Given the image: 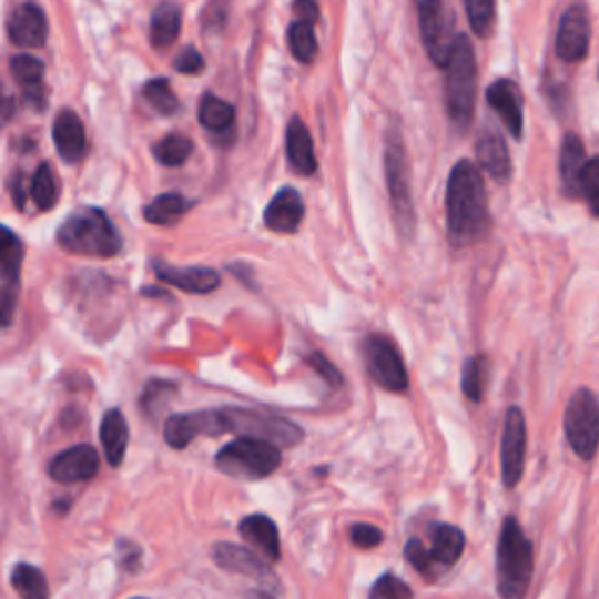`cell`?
<instances>
[{"instance_id": "cell-1", "label": "cell", "mask_w": 599, "mask_h": 599, "mask_svg": "<svg viewBox=\"0 0 599 599\" xmlns=\"http://www.w3.org/2000/svg\"><path fill=\"white\" fill-rule=\"evenodd\" d=\"M240 434L272 440L280 447H293L305 438L303 429L291 419L276 417L261 410L242 408H221V410H200L192 415H174L164 424V440L174 449L187 447L197 436H221Z\"/></svg>"}, {"instance_id": "cell-2", "label": "cell", "mask_w": 599, "mask_h": 599, "mask_svg": "<svg viewBox=\"0 0 599 599\" xmlns=\"http://www.w3.org/2000/svg\"><path fill=\"white\" fill-rule=\"evenodd\" d=\"M445 219L447 237L455 246H468L478 242L489 227L487 192L480 176V169L459 160L449 171L447 195H445Z\"/></svg>"}, {"instance_id": "cell-3", "label": "cell", "mask_w": 599, "mask_h": 599, "mask_svg": "<svg viewBox=\"0 0 599 599\" xmlns=\"http://www.w3.org/2000/svg\"><path fill=\"white\" fill-rule=\"evenodd\" d=\"M57 244L84 258H113L122 251V237L109 213L97 206H82L57 230Z\"/></svg>"}, {"instance_id": "cell-4", "label": "cell", "mask_w": 599, "mask_h": 599, "mask_svg": "<svg viewBox=\"0 0 599 599\" xmlns=\"http://www.w3.org/2000/svg\"><path fill=\"white\" fill-rule=\"evenodd\" d=\"M447 78H445V105L447 115L459 130H466L474 120L476 111V90H478V67L476 52L470 40L459 33L455 35L453 52L447 61Z\"/></svg>"}, {"instance_id": "cell-5", "label": "cell", "mask_w": 599, "mask_h": 599, "mask_svg": "<svg viewBox=\"0 0 599 599\" xmlns=\"http://www.w3.org/2000/svg\"><path fill=\"white\" fill-rule=\"evenodd\" d=\"M534 571L531 544L525 537L522 527L516 518H506L499 546H497V581L499 595L506 599H518L527 592Z\"/></svg>"}, {"instance_id": "cell-6", "label": "cell", "mask_w": 599, "mask_h": 599, "mask_svg": "<svg viewBox=\"0 0 599 599\" xmlns=\"http://www.w3.org/2000/svg\"><path fill=\"white\" fill-rule=\"evenodd\" d=\"M282 464V447L272 440L242 436L227 443L216 455V466L225 476L240 480H261L272 476Z\"/></svg>"}, {"instance_id": "cell-7", "label": "cell", "mask_w": 599, "mask_h": 599, "mask_svg": "<svg viewBox=\"0 0 599 599\" xmlns=\"http://www.w3.org/2000/svg\"><path fill=\"white\" fill-rule=\"evenodd\" d=\"M384 174H387L394 221L403 237H410L415 230V206L410 192V164L398 130H389L387 150H384Z\"/></svg>"}, {"instance_id": "cell-8", "label": "cell", "mask_w": 599, "mask_h": 599, "mask_svg": "<svg viewBox=\"0 0 599 599\" xmlns=\"http://www.w3.org/2000/svg\"><path fill=\"white\" fill-rule=\"evenodd\" d=\"M565 434L571 449L590 461L599 447V398L590 389H579L565 413Z\"/></svg>"}, {"instance_id": "cell-9", "label": "cell", "mask_w": 599, "mask_h": 599, "mask_svg": "<svg viewBox=\"0 0 599 599\" xmlns=\"http://www.w3.org/2000/svg\"><path fill=\"white\" fill-rule=\"evenodd\" d=\"M363 361H366L368 375L382 389L394 394L408 392V370H405V363L389 337L368 335L363 342Z\"/></svg>"}, {"instance_id": "cell-10", "label": "cell", "mask_w": 599, "mask_h": 599, "mask_svg": "<svg viewBox=\"0 0 599 599\" xmlns=\"http://www.w3.org/2000/svg\"><path fill=\"white\" fill-rule=\"evenodd\" d=\"M527 455V422L520 408H510L501 436V478L506 487H516L525 470Z\"/></svg>"}, {"instance_id": "cell-11", "label": "cell", "mask_w": 599, "mask_h": 599, "mask_svg": "<svg viewBox=\"0 0 599 599\" xmlns=\"http://www.w3.org/2000/svg\"><path fill=\"white\" fill-rule=\"evenodd\" d=\"M588 48H590V17L586 6L576 3L560 19L555 50H558V57L562 61L576 63L586 59Z\"/></svg>"}, {"instance_id": "cell-12", "label": "cell", "mask_w": 599, "mask_h": 599, "mask_svg": "<svg viewBox=\"0 0 599 599\" xmlns=\"http://www.w3.org/2000/svg\"><path fill=\"white\" fill-rule=\"evenodd\" d=\"M21 261H24V244L17 237L10 227H3V244H0V272H3V293H0V303H3V324L10 326L14 300L19 293V276H21Z\"/></svg>"}, {"instance_id": "cell-13", "label": "cell", "mask_w": 599, "mask_h": 599, "mask_svg": "<svg viewBox=\"0 0 599 599\" xmlns=\"http://www.w3.org/2000/svg\"><path fill=\"white\" fill-rule=\"evenodd\" d=\"M97 474H99V455L92 445L69 447L50 461V478L61 485L92 480Z\"/></svg>"}, {"instance_id": "cell-14", "label": "cell", "mask_w": 599, "mask_h": 599, "mask_svg": "<svg viewBox=\"0 0 599 599\" xmlns=\"http://www.w3.org/2000/svg\"><path fill=\"white\" fill-rule=\"evenodd\" d=\"M8 35L17 48H42L48 40V17L35 3H21L8 19Z\"/></svg>"}, {"instance_id": "cell-15", "label": "cell", "mask_w": 599, "mask_h": 599, "mask_svg": "<svg viewBox=\"0 0 599 599\" xmlns=\"http://www.w3.org/2000/svg\"><path fill=\"white\" fill-rule=\"evenodd\" d=\"M158 280L162 284L176 286L185 293H197V295H206L213 293L221 286V274L211 267H174L169 263H155L153 265Z\"/></svg>"}, {"instance_id": "cell-16", "label": "cell", "mask_w": 599, "mask_h": 599, "mask_svg": "<svg viewBox=\"0 0 599 599\" xmlns=\"http://www.w3.org/2000/svg\"><path fill=\"white\" fill-rule=\"evenodd\" d=\"M487 103L497 111L510 136L522 139L525 118H522V94L518 90V84L510 80L491 82L487 90Z\"/></svg>"}, {"instance_id": "cell-17", "label": "cell", "mask_w": 599, "mask_h": 599, "mask_svg": "<svg viewBox=\"0 0 599 599\" xmlns=\"http://www.w3.org/2000/svg\"><path fill=\"white\" fill-rule=\"evenodd\" d=\"M305 219V202L295 187H282L265 209V225L272 232L293 234Z\"/></svg>"}, {"instance_id": "cell-18", "label": "cell", "mask_w": 599, "mask_h": 599, "mask_svg": "<svg viewBox=\"0 0 599 599\" xmlns=\"http://www.w3.org/2000/svg\"><path fill=\"white\" fill-rule=\"evenodd\" d=\"M213 560L225 571L232 573H244L251 576V579H258L261 583H274V573L272 569L261 560L255 558L251 550L244 546H234V544H216L213 546Z\"/></svg>"}, {"instance_id": "cell-19", "label": "cell", "mask_w": 599, "mask_h": 599, "mask_svg": "<svg viewBox=\"0 0 599 599\" xmlns=\"http://www.w3.org/2000/svg\"><path fill=\"white\" fill-rule=\"evenodd\" d=\"M52 136L57 153L61 155L63 162H78L82 160L84 150H88V136H84V124L73 111H61L54 120Z\"/></svg>"}, {"instance_id": "cell-20", "label": "cell", "mask_w": 599, "mask_h": 599, "mask_svg": "<svg viewBox=\"0 0 599 599\" xmlns=\"http://www.w3.org/2000/svg\"><path fill=\"white\" fill-rule=\"evenodd\" d=\"M286 155H288V162L293 166L295 174L300 176H312L318 162H316V155H314V141H312V134L307 130V124L300 120V118H293L288 122V130H286Z\"/></svg>"}, {"instance_id": "cell-21", "label": "cell", "mask_w": 599, "mask_h": 599, "mask_svg": "<svg viewBox=\"0 0 599 599\" xmlns=\"http://www.w3.org/2000/svg\"><path fill=\"white\" fill-rule=\"evenodd\" d=\"M476 155H478V164L480 169H485L487 174L495 179L497 183H508L510 174H512V164H510V155L506 141L495 134V132H485L478 139L476 145Z\"/></svg>"}, {"instance_id": "cell-22", "label": "cell", "mask_w": 599, "mask_h": 599, "mask_svg": "<svg viewBox=\"0 0 599 599\" xmlns=\"http://www.w3.org/2000/svg\"><path fill=\"white\" fill-rule=\"evenodd\" d=\"M242 539L258 548L270 562H276L282 558V539L280 529H276L274 520L267 516H248L240 522Z\"/></svg>"}, {"instance_id": "cell-23", "label": "cell", "mask_w": 599, "mask_h": 599, "mask_svg": "<svg viewBox=\"0 0 599 599\" xmlns=\"http://www.w3.org/2000/svg\"><path fill=\"white\" fill-rule=\"evenodd\" d=\"M429 537H432V555L436 565L443 567H453L464 552L466 546V537L464 531L455 525H445V522H436L429 527Z\"/></svg>"}, {"instance_id": "cell-24", "label": "cell", "mask_w": 599, "mask_h": 599, "mask_svg": "<svg viewBox=\"0 0 599 599\" xmlns=\"http://www.w3.org/2000/svg\"><path fill=\"white\" fill-rule=\"evenodd\" d=\"M101 445L105 459L113 468H118L124 459L126 445H130V426L120 410H109L101 422Z\"/></svg>"}, {"instance_id": "cell-25", "label": "cell", "mask_w": 599, "mask_h": 599, "mask_svg": "<svg viewBox=\"0 0 599 599\" xmlns=\"http://www.w3.org/2000/svg\"><path fill=\"white\" fill-rule=\"evenodd\" d=\"M586 148L583 141L576 134H567L562 141L560 153V176L565 183V190L573 197H581V174L586 166Z\"/></svg>"}, {"instance_id": "cell-26", "label": "cell", "mask_w": 599, "mask_h": 599, "mask_svg": "<svg viewBox=\"0 0 599 599\" xmlns=\"http://www.w3.org/2000/svg\"><path fill=\"white\" fill-rule=\"evenodd\" d=\"M190 206H192V202L187 197L179 195V192H164V195L155 197L143 209V219L148 223L162 225V227L176 225L190 211Z\"/></svg>"}, {"instance_id": "cell-27", "label": "cell", "mask_w": 599, "mask_h": 599, "mask_svg": "<svg viewBox=\"0 0 599 599\" xmlns=\"http://www.w3.org/2000/svg\"><path fill=\"white\" fill-rule=\"evenodd\" d=\"M181 33V10L174 3H164L153 12L150 19V42L153 48L164 50L171 48L176 42Z\"/></svg>"}, {"instance_id": "cell-28", "label": "cell", "mask_w": 599, "mask_h": 599, "mask_svg": "<svg viewBox=\"0 0 599 599\" xmlns=\"http://www.w3.org/2000/svg\"><path fill=\"white\" fill-rule=\"evenodd\" d=\"M200 122L209 132H225L234 124V109L213 94H204L200 101Z\"/></svg>"}, {"instance_id": "cell-29", "label": "cell", "mask_w": 599, "mask_h": 599, "mask_svg": "<svg viewBox=\"0 0 599 599\" xmlns=\"http://www.w3.org/2000/svg\"><path fill=\"white\" fill-rule=\"evenodd\" d=\"M12 588L27 599H45L50 595V588H48V581H45V573H42L38 567L33 565H24L19 562L14 569H12Z\"/></svg>"}, {"instance_id": "cell-30", "label": "cell", "mask_w": 599, "mask_h": 599, "mask_svg": "<svg viewBox=\"0 0 599 599\" xmlns=\"http://www.w3.org/2000/svg\"><path fill=\"white\" fill-rule=\"evenodd\" d=\"M288 45L293 57L300 63H312L318 52V42L314 35V21L295 19L288 29Z\"/></svg>"}, {"instance_id": "cell-31", "label": "cell", "mask_w": 599, "mask_h": 599, "mask_svg": "<svg viewBox=\"0 0 599 599\" xmlns=\"http://www.w3.org/2000/svg\"><path fill=\"white\" fill-rule=\"evenodd\" d=\"M153 155L164 166H181L192 155V141L183 134H169L153 145Z\"/></svg>"}, {"instance_id": "cell-32", "label": "cell", "mask_w": 599, "mask_h": 599, "mask_svg": "<svg viewBox=\"0 0 599 599\" xmlns=\"http://www.w3.org/2000/svg\"><path fill=\"white\" fill-rule=\"evenodd\" d=\"M29 192H31V200L35 202V206L40 211H48V209L54 206V202L59 197V187H57V181H54L52 171H50V164L42 162L35 169V174H33L31 185H29Z\"/></svg>"}, {"instance_id": "cell-33", "label": "cell", "mask_w": 599, "mask_h": 599, "mask_svg": "<svg viewBox=\"0 0 599 599\" xmlns=\"http://www.w3.org/2000/svg\"><path fill=\"white\" fill-rule=\"evenodd\" d=\"M143 97L160 115H174L179 111V99H176L174 90H171L169 80H164V78L150 80L143 88Z\"/></svg>"}, {"instance_id": "cell-34", "label": "cell", "mask_w": 599, "mask_h": 599, "mask_svg": "<svg viewBox=\"0 0 599 599\" xmlns=\"http://www.w3.org/2000/svg\"><path fill=\"white\" fill-rule=\"evenodd\" d=\"M10 71L19 84H24V90L35 88V84H42V75H45V67H42V61L31 57V54L12 57Z\"/></svg>"}, {"instance_id": "cell-35", "label": "cell", "mask_w": 599, "mask_h": 599, "mask_svg": "<svg viewBox=\"0 0 599 599\" xmlns=\"http://www.w3.org/2000/svg\"><path fill=\"white\" fill-rule=\"evenodd\" d=\"M485 368L487 363L485 358L476 356V358H468L464 363V373H461V389H464V396L470 398V400H480L483 398V389H485Z\"/></svg>"}, {"instance_id": "cell-36", "label": "cell", "mask_w": 599, "mask_h": 599, "mask_svg": "<svg viewBox=\"0 0 599 599\" xmlns=\"http://www.w3.org/2000/svg\"><path fill=\"white\" fill-rule=\"evenodd\" d=\"M468 24L478 35H487L495 24V0H464Z\"/></svg>"}, {"instance_id": "cell-37", "label": "cell", "mask_w": 599, "mask_h": 599, "mask_svg": "<svg viewBox=\"0 0 599 599\" xmlns=\"http://www.w3.org/2000/svg\"><path fill=\"white\" fill-rule=\"evenodd\" d=\"M405 560H408L424 576V579L432 581L438 576V569H436L438 565L434 560L432 550L426 548L419 539H410L408 544H405Z\"/></svg>"}, {"instance_id": "cell-38", "label": "cell", "mask_w": 599, "mask_h": 599, "mask_svg": "<svg viewBox=\"0 0 599 599\" xmlns=\"http://www.w3.org/2000/svg\"><path fill=\"white\" fill-rule=\"evenodd\" d=\"M581 197H586L592 216L599 219V158L586 162L581 174Z\"/></svg>"}, {"instance_id": "cell-39", "label": "cell", "mask_w": 599, "mask_h": 599, "mask_svg": "<svg viewBox=\"0 0 599 599\" xmlns=\"http://www.w3.org/2000/svg\"><path fill=\"white\" fill-rule=\"evenodd\" d=\"M373 599H410L413 597V588L405 586L398 576L384 573L382 579L375 583V588L370 590Z\"/></svg>"}, {"instance_id": "cell-40", "label": "cell", "mask_w": 599, "mask_h": 599, "mask_svg": "<svg viewBox=\"0 0 599 599\" xmlns=\"http://www.w3.org/2000/svg\"><path fill=\"white\" fill-rule=\"evenodd\" d=\"M349 537H352V544L358 546V548H375V546L382 544L384 534H382L375 525L361 522V525H354V527H352Z\"/></svg>"}, {"instance_id": "cell-41", "label": "cell", "mask_w": 599, "mask_h": 599, "mask_svg": "<svg viewBox=\"0 0 599 599\" xmlns=\"http://www.w3.org/2000/svg\"><path fill=\"white\" fill-rule=\"evenodd\" d=\"M307 366H312L328 384H333V387H339V384H342L339 370L333 366V363L324 354H309L307 356Z\"/></svg>"}, {"instance_id": "cell-42", "label": "cell", "mask_w": 599, "mask_h": 599, "mask_svg": "<svg viewBox=\"0 0 599 599\" xmlns=\"http://www.w3.org/2000/svg\"><path fill=\"white\" fill-rule=\"evenodd\" d=\"M174 67L179 73H187V75H195L204 69V57L195 50V48H187L183 50L176 61H174Z\"/></svg>"}, {"instance_id": "cell-43", "label": "cell", "mask_w": 599, "mask_h": 599, "mask_svg": "<svg viewBox=\"0 0 599 599\" xmlns=\"http://www.w3.org/2000/svg\"><path fill=\"white\" fill-rule=\"evenodd\" d=\"M293 10H295V19H305V21H314L318 19V3L316 0H293Z\"/></svg>"}, {"instance_id": "cell-44", "label": "cell", "mask_w": 599, "mask_h": 599, "mask_svg": "<svg viewBox=\"0 0 599 599\" xmlns=\"http://www.w3.org/2000/svg\"><path fill=\"white\" fill-rule=\"evenodd\" d=\"M10 190H12L14 206H17V209H24V204H27V195H24V176L14 174V179H12V183H10Z\"/></svg>"}, {"instance_id": "cell-45", "label": "cell", "mask_w": 599, "mask_h": 599, "mask_svg": "<svg viewBox=\"0 0 599 599\" xmlns=\"http://www.w3.org/2000/svg\"><path fill=\"white\" fill-rule=\"evenodd\" d=\"M417 3V10L424 12V10H434V8H443L440 0H415Z\"/></svg>"}]
</instances>
